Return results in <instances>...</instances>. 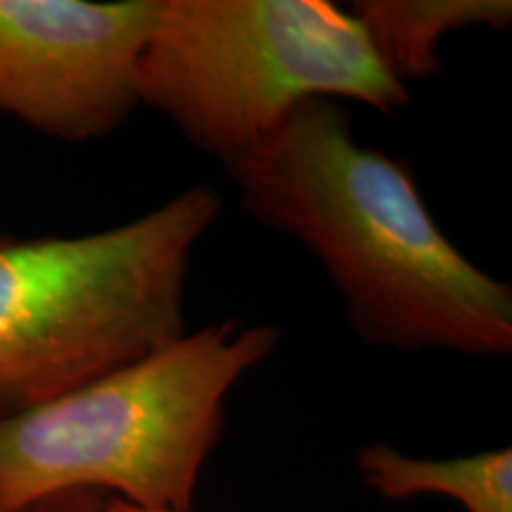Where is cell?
<instances>
[{"label": "cell", "mask_w": 512, "mask_h": 512, "mask_svg": "<svg viewBox=\"0 0 512 512\" xmlns=\"http://www.w3.org/2000/svg\"><path fill=\"white\" fill-rule=\"evenodd\" d=\"M254 221L323 264L363 342L501 358L512 287L446 238L406 159L361 145L337 100H306L226 166Z\"/></svg>", "instance_id": "1"}, {"label": "cell", "mask_w": 512, "mask_h": 512, "mask_svg": "<svg viewBox=\"0 0 512 512\" xmlns=\"http://www.w3.org/2000/svg\"><path fill=\"white\" fill-rule=\"evenodd\" d=\"M273 325L235 320L166 347L0 422V512L72 489L192 512L226 427L230 389L278 347Z\"/></svg>", "instance_id": "2"}, {"label": "cell", "mask_w": 512, "mask_h": 512, "mask_svg": "<svg viewBox=\"0 0 512 512\" xmlns=\"http://www.w3.org/2000/svg\"><path fill=\"white\" fill-rule=\"evenodd\" d=\"M219 214L190 185L98 233L0 235V422L185 335L190 259Z\"/></svg>", "instance_id": "3"}, {"label": "cell", "mask_w": 512, "mask_h": 512, "mask_svg": "<svg viewBox=\"0 0 512 512\" xmlns=\"http://www.w3.org/2000/svg\"><path fill=\"white\" fill-rule=\"evenodd\" d=\"M138 105L223 166L306 100L411 105L351 10L325 0H162L136 69Z\"/></svg>", "instance_id": "4"}, {"label": "cell", "mask_w": 512, "mask_h": 512, "mask_svg": "<svg viewBox=\"0 0 512 512\" xmlns=\"http://www.w3.org/2000/svg\"><path fill=\"white\" fill-rule=\"evenodd\" d=\"M162 0H0V114L64 143L117 131Z\"/></svg>", "instance_id": "5"}, {"label": "cell", "mask_w": 512, "mask_h": 512, "mask_svg": "<svg viewBox=\"0 0 512 512\" xmlns=\"http://www.w3.org/2000/svg\"><path fill=\"white\" fill-rule=\"evenodd\" d=\"M384 67L401 83L441 72V38L470 27L505 31L510 0H361L351 5Z\"/></svg>", "instance_id": "6"}, {"label": "cell", "mask_w": 512, "mask_h": 512, "mask_svg": "<svg viewBox=\"0 0 512 512\" xmlns=\"http://www.w3.org/2000/svg\"><path fill=\"white\" fill-rule=\"evenodd\" d=\"M358 472L387 501L446 496L465 512H512L510 448L434 460L406 456L392 444H370L358 453Z\"/></svg>", "instance_id": "7"}, {"label": "cell", "mask_w": 512, "mask_h": 512, "mask_svg": "<svg viewBox=\"0 0 512 512\" xmlns=\"http://www.w3.org/2000/svg\"><path fill=\"white\" fill-rule=\"evenodd\" d=\"M105 494L91 489H72L60 494L46 496L41 501L31 503L22 512H102Z\"/></svg>", "instance_id": "8"}, {"label": "cell", "mask_w": 512, "mask_h": 512, "mask_svg": "<svg viewBox=\"0 0 512 512\" xmlns=\"http://www.w3.org/2000/svg\"><path fill=\"white\" fill-rule=\"evenodd\" d=\"M102 512H181V510H152V508H140V505H133L124 501V498L107 496L105 503H102Z\"/></svg>", "instance_id": "9"}]
</instances>
